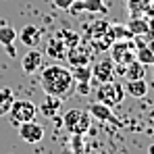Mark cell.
Masks as SVG:
<instances>
[{
    "mask_svg": "<svg viewBox=\"0 0 154 154\" xmlns=\"http://www.w3.org/2000/svg\"><path fill=\"white\" fill-rule=\"evenodd\" d=\"M40 85L44 94L56 96L60 100H67L75 94V79L73 73L63 65H48L40 69Z\"/></svg>",
    "mask_w": 154,
    "mask_h": 154,
    "instance_id": "6da1fadb",
    "label": "cell"
},
{
    "mask_svg": "<svg viewBox=\"0 0 154 154\" xmlns=\"http://www.w3.org/2000/svg\"><path fill=\"white\" fill-rule=\"evenodd\" d=\"M63 123H65V129L69 133L83 135V133H88L90 127H92V115L88 112V108H71V110L65 112Z\"/></svg>",
    "mask_w": 154,
    "mask_h": 154,
    "instance_id": "7a4b0ae2",
    "label": "cell"
},
{
    "mask_svg": "<svg viewBox=\"0 0 154 154\" xmlns=\"http://www.w3.org/2000/svg\"><path fill=\"white\" fill-rule=\"evenodd\" d=\"M110 60L117 65V67H123V65H129L135 60V54H137V48L131 40H115L110 44Z\"/></svg>",
    "mask_w": 154,
    "mask_h": 154,
    "instance_id": "3957f363",
    "label": "cell"
},
{
    "mask_svg": "<svg viewBox=\"0 0 154 154\" xmlns=\"http://www.w3.org/2000/svg\"><path fill=\"white\" fill-rule=\"evenodd\" d=\"M96 98H98V102L106 104V106H117V104L123 102V98H125V90H123V85L117 83V81L100 83L98 90H96Z\"/></svg>",
    "mask_w": 154,
    "mask_h": 154,
    "instance_id": "277c9868",
    "label": "cell"
},
{
    "mask_svg": "<svg viewBox=\"0 0 154 154\" xmlns=\"http://www.w3.org/2000/svg\"><path fill=\"white\" fill-rule=\"evenodd\" d=\"M8 115H11V121L19 127L21 123H27V121H33V119H35L38 106L31 102V100H17V98H15V102L11 106Z\"/></svg>",
    "mask_w": 154,
    "mask_h": 154,
    "instance_id": "5b68a950",
    "label": "cell"
},
{
    "mask_svg": "<svg viewBox=\"0 0 154 154\" xmlns=\"http://www.w3.org/2000/svg\"><path fill=\"white\" fill-rule=\"evenodd\" d=\"M115 73H117V65L110 60V56H104L92 65V81H96L98 85L115 81Z\"/></svg>",
    "mask_w": 154,
    "mask_h": 154,
    "instance_id": "8992f818",
    "label": "cell"
},
{
    "mask_svg": "<svg viewBox=\"0 0 154 154\" xmlns=\"http://www.w3.org/2000/svg\"><path fill=\"white\" fill-rule=\"evenodd\" d=\"M42 67H44V52H40L38 48H29V50L21 56V69H23L25 75L40 73Z\"/></svg>",
    "mask_w": 154,
    "mask_h": 154,
    "instance_id": "52a82bcc",
    "label": "cell"
},
{
    "mask_svg": "<svg viewBox=\"0 0 154 154\" xmlns=\"http://www.w3.org/2000/svg\"><path fill=\"white\" fill-rule=\"evenodd\" d=\"M17 40L27 46V48H38V44L44 40V29L40 25H33V23H27L19 33H17Z\"/></svg>",
    "mask_w": 154,
    "mask_h": 154,
    "instance_id": "ba28073f",
    "label": "cell"
},
{
    "mask_svg": "<svg viewBox=\"0 0 154 154\" xmlns=\"http://www.w3.org/2000/svg\"><path fill=\"white\" fill-rule=\"evenodd\" d=\"M65 60L75 69V67H85V65H92V52L90 48H85L81 42L73 46V48H69L67 50V56H65Z\"/></svg>",
    "mask_w": 154,
    "mask_h": 154,
    "instance_id": "9c48e42d",
    "label": "cell"
},
{
    "mask_svg": "<svg viewBox=\"0 0 154 154\" xmlns=\"http://www.w3.org/2000/svg\"><path fill=\"white\" fill-rule=\"evenodd\" d=\"M19 137L25 142V144H38L44 140V127L40 123L33 121H27V123H21L19 125Z\"/></svg>",
    "mask_w": 154,
    "mask_h": 154,
    "instance_id": "30bf717a",
    "label": "cell"
},
{
    "mask_svg": "<svg viewBox=\"0 0 154 154\" xmlns=\"http://www.w3.org/2000/svg\"><path fill=\"white\" fill-rule=\"evenodd\" d=\"M88 112L92 115V119H98V121H110V123H115V125H121V123H119V119L112 115L110 106H106V104H102V102L90 104Z\"/></svg>",
    "mask_w": 154,
    "mask_h": 154,
    "instance_id": "8fae6325",
    "label": "cell"
},
{
    "mask_svg": "<svg viewBox=\"0 0 154 154\" xmlns=\"http://www.w3.org/2000/svg\"><path fill=\"white\" fill-rule=\"evenodd\" d=\"M15 42H17V29L11 27V25H0V44L6 48V52H8L11 56L17 54Z\"/></svg>",
    "mask_w": 154,
    "mask_h": 154,
    "instance_id": "7c38bea8",
    "label": "cell"
},
{
    "mask_svg": "<svg viewBox=\"0 0 154 154\" xmlns=\"http://www.w3.org/2000/svg\"><path fill=\"white\" fill-rule=\"evenodd\" d=\"M119 75H123L125 79H144L146 77V65H142L140 60H133L129 65L119 67Z\"/></svg>",
    "mask_w": 154,
    "mask_h": 154,
    "instance_id": "4fadbf2b",
    "label": "cell"
},
{
    "mask_svg": "<svg viewBox=\"0 0 154 154\" xmlns=\"http://www.w3.org/2000/svg\"><path fill=\"white\" fill-rule=\"evenodd\" d=\"M67 46H65V42L54 33L50 40L46 42V56H50V58H65L67 56Z\"/></svg>",
    "mask_w": 154,
    "mask_h": 154,
    "instance_id": "5bb4252c",
    "label": "cell"
},
{
    "mask_svg": "<svg viewBox=\"0 0 154 154\" xmlns=\"http://www.w3.org/2000/svg\"><path fill=\"white\" fill-rule=\"evenodd\" d=\"M60 98H56V96H48L46 94V98L42 100V104L38 106V110L44 115V117H48V119H54L56 115H58V110H60Z\"/></svg>",
    "mask_w": 154,
    "mask_h": 154,
    "instance_id": "9a60e30c",
    "label": "cell"
},
{
    "mask_svg": "<svg viewBox=\"0 0 154 154\" xmlns=\"http://www.w3.org/2000/svg\"><path fill=\"white\" fill-rule=\"evenodd\" d=\"M125 94L133 96V98H144L148 94V83L146 79H127V83L123 85Z\"/></svg>",
    "mask_w": 154,
    "mask_h": 154,
    "instance_id": "2e32d148",
    "label": "cell"
},
{
    "mask_svg": "<svg viewBox=\"0 0 154 154\" xmlns=\"http://www.w3.org/2000/svg\"><path fill=\"white\" fill-rule=\"evenodd\" d=\"M13 102H15V92L11 88H0V117L8 115Z\"/></svg>",
    "mask_w": 154,
    "mask_h": 154,
    "instance_id": "e0dca14e",
    "label": "cell"
},
{
    "mask_svg": "<svg viewBox=\"0 0 154 154\" xmlns=\"http://www.w3.org/2000/svg\"><path fill=\"white\" fill-rule=\"evenodd\" d=\"M56 35L65 42V46H67V48H73V46H77V44L81 42L79 33H77V31H73V29H67V27L58 29V31H56Z\"/></svg>",
    "mask_w": 154,
    "mask_h": 154,
    "instance_id": "ac0fdd59",
    "label": "cell"
},
{
    "mask_svg": "<svg viewBox=\"0 0 154 154\" xmlns=\"http://www.w3.org/2000/svg\"><path fill=\"white\" fill-rule=\"evenodd\" d=\"M81 6L88 13H100V15L108 13V6L104 4V0H81Z\"/></svg>",
    "mask_w": 154,
    "mask_h": 154,
    "instance_id": "d6986e66",
    "label": "cell"
},
{
    "mask_svg": "<svg viewBox=\"0 0 154 154\" xmlns=\"http://www.w3.org/2000/svg\"><path fill=\"white\" fill-rule=\"evenodd\" d=\"M73 79H75V83H90V81H92V65L75 67V71H73Z\"/></svg>",
    "mask_w": 154,
    "mask_h": 154,
    "instance_id": "ffe728a7",
    "label": "cell"
},
{
    "mask_svg": "<svg viewBox=\"0 0 154 154\" xmlns=\"http://www.w3.org/2000/svg\"><path fill=\"white\" fill-rule=\"evenodd\" d=\"M137 54H135V60H140L142 65H154V52L148 46H135Z\"/></svg>",
    "mask_w": 154,
    "mask_h": 154,
    "instance_id": "44dd1931",
    "label": "cell"
},
{
    "mask_svg": "<svg viewBox=\"0 0 154 154\" xmlns=\"http://www.w3.org/2000/svg\"><path fill=\"white\" fill-rule=\"evenodd\" d=\"M108 23L106 21H98V23H94L92 27H88V33L92 35V40H98V38H102L104 33H108Z\"/></svg>",
    "mask_w": 154,
    "mask_h": 154,
    "instance_id": "7402d4cb",
    "label": "cell"
},
{
    "mask_svg": "<svg viewBox=\"0 0 154 154\" xmlns=\"http://www.w3.org/2000/svg\"><path fill=\"white\" fill-rule=\"evenodd\" d=\"M127 29H129V33L133 35V33H146L148 31V25L144 23V21H129V25H127Z\"/></svg>",
    "mask_w": 154,
    "mask_h": 154,
    "instance_id": "603a6c76",
    "label": "cell"
},
{
    "mask_svg": "<svg viewBox=\"0 0 154 154\" xmlns=\"http://www.w3.org/2000/svg\"><path fill=\"white\" fill-rule=\"evenodd\" d=\"M148 4V0H127V6L135 13V11H144Z\"/></svg>",
    "mask_w": 154,
    "mask_h": 154,
    "instance_id": "cb8c5ba5",
    "label": "cell"
},
{
    "mask_svg": "<svg viewBox=\"0 0 154 154\" xmlns=\"http://www.w3.org/2000/svg\"><path fill=\"white\" fill-rule=\"evenodd\" d=\"M73 2H75V0H52L54 8H58V11H69Z\"/></svg>",
    "mask_w": 154,
    "mask_h": 154,
    "instance_id": "d4e9b609",
    "label": "cell"
},
{
    "mask_svg": "<svg viewBox=\"0 0 154 154\" xmlns=\"http://www.w3.org/2000/svg\"><path fill=\"white\" fill-rule=\"evenodd\" d=\"M146 121H148V125L150 127H154V106L148 110V115H146Z\"/></svg>",
    "mask_w": 154,
    "mask_h": 154,
    "instance_id": "484cf974",
    "label": "cell"
},
{
    "mask_svg": "<svg viewBox=\"0 0 154 154\" xmlns=\"http://www.w3.org/2000/svg\"><path fill=\"white\" fill-rule=\"evenodd\" d=\"M148 154H154V144L150 146V148H148Z\"/></svg>",
    "mask_w": 154,
    "mask_h": 154,
    "instance_id": "4316f807",
    "label": "cell"
}]
</instances>
